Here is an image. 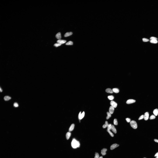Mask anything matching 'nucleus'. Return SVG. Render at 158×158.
<instances>
[{
	"label": "nucleus",
	"mask_w": 158,
	"mask_h": 158,
	"mask_svg": "<svg viewBox=\"0 0 158 158\" xmlns=\"http://www.w3.org/2000/svg\"><path fill=\"white\" fill-rule=\"evenodd\" d=\"M132 83V81L131 80L121 79H118L114 82V86L122 89L130 86Z\"/></svg>",
	"instance_id": "1"
},
{
	"label": "nucleus",
	"mask_w": 158,
	"mask_h": 158,
	"mask_svg": "<svg viewBox=\"0 0 158 158\" xmlns=\"http://www.w3.org/2000/svg\"><path fill=\"white\" fill-rule=\"evenodd\" d=\"M111 72L113 77L117 79H120L123 75L122 68L119 64L116 65L113 67Z\"/></svg>",
	"instance_id": "2"
},
{
	"label": "nucleus",
	"mask_w": 158,
	"mask_h": 158,
	"mask_svg": "<svg viewBox=\"0 0 158 158\" xmlns=\"http://www.w3.org/2000/svg\"><path fill=\"white\" fill-rule=\"evenodd\" d=\"M145 67V65L142 63L133 65L129 69L128 73L130 74L138 73L143 70Z\"/></svg>",
	"instance_id": "3"
},
{
	"label": "nucleus",
	"mask_w": 158,
	"mask_h": 158,
	"mask_svg": "<svg viewBox=\"0 0 158 158\" xmlns=\"http://www.w3.org/2000/svg\"><path fill=\"white\" fill-rule=\"evenodd\" d=\"M146 85L142 82H139L132 86L131 88L133 90H144L146 89Z\"/></svg>",
	"instance_id": "4"
},
{
	"label": "nucleus",
	"mask_w": 158,
	"mask_h": 158,
	"mask_svg": "<svg viewBox=\"0 0 158 158\" xmlns=\"http://www.w3.org/2000/svg\"><path fill=\"white\" fill-rule=\"evenodd\" d=\"M122 90V89L120 87L114 86L110 87L108 88L107 91L109 93L112 94H114L121 91Z\"/></svg>",
	"instance_id": "5"
}]
</instances>
